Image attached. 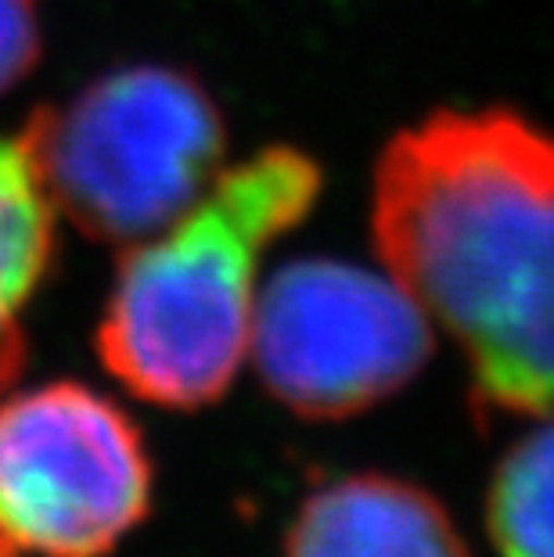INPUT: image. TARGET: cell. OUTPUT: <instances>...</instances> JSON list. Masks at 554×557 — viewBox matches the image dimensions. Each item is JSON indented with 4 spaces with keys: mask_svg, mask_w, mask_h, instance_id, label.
I'll return each instance as SVG.
<instances>
[{
    "mask_svg": "<svg viewBox=\"0 0 554 557\" xmlns=\"http://www.w3.org/2000/svg\"><path fill=\"white\" fill-rule=\"evenodd\" d=\"M317 195L321 170L296 148L220 170L192 209L123 252L98 324L104 371L159 407L220 399L249 352L259 259Z\"/></svg>",
    "mask_w": 554,
    "mask_h": 557,
    "instance_id": "2",
    "label": "cell"
},
{
    "mask_svg": "<svg viewBox=\"0 0 554 557\" xmlns=\"http://www.w3.org/2000/svg\"><path fill=\"white\" fill-rule=\"evenodd\" d=\"M285 557H468L446 507L389 475H346L313 490L288 529Z\"/></svg>",
    "mask_w": 554,
    "mask_h": 557,
    "instance_id": "6",
    "label": "cell"
},
{
    "mask_svg": "<svg viewBox=\"0 0 554 557\" xmlns=\"http://www.w3.org/2000/svg\"><path fill=\"white\" fill-rule=\"evenodd\" d=\"M151 507V460L120 403L51 382L0 403V543L104 557Z\"/></svg>",
    "mask_w": 554,
    "mask_h": 557,
    "instance_id": "5",
    "label": "cell"
},
{
    "mask_svg": "<svg viewBox=\"0 0 554 557\" xmlns=\"http://www.w3.org/2000/svg\"><path fill=\"white\" fill-rule=\"evenodd\" d=\"M0 557H19V554H15V550H11V547H8V543H0Z\"/></svg>",
    "mask_w": 554,
    "mask_h": 557,
    "instance_id": "10",
    "label": "cell"
},
{
    "mask_svg": "<svg viewBox=\"0 0 554 557\" xmlns=\"http://www.w3.org/2000/svg\"><path fill=\"white\" fill-rule=\"evenodd\" d=\"M504 454L487 496V525L501 557H554V418Z\"/></svg>",
    "mask_w": 554,
    "mask_h": 557,
    "instance_id": "8",
    "label": "cell"
},
{
    "mask_svg": "<svg viewBox=\"0 0 554 557\" xmlns=\"http://www.w3.org/2000/svg\"><path fill=\"white\" fill-rule=\"evenodd\" d=\"M371 234L465 352L476 407L554 418V134L504 109L429 115L389 140Z\"/></svg>",
    "mask_w": 554,
    "mask_h": 557,
    "instance_id": "1",
    "label": "cell"
},
{
    "mask_svg": "<svg viewBox=\"0 0 554 557\" xmlns=\"http://www.w3.org/2000/svg\"><path fill=\"white\" fill-rule=\"evenodd\" d=\"M54 216L22 137H0V388L26 360L22 313L51 267Z\"/></svg>",
    "mask_w": 554,
    "mask_h": 557,
    "instance_id": "7",
    "label": "cell"
},
{
    "mask_svg": "<svg viewBox=\"0 0 554 557\" xmlns=\"http://www.w3.org/2000/svg\"><path fill=\"white\" fill-rule=\"evenodd\" d=\"M40 58L37 0H0V94L33 73Z\"/></svg>",
    "mask_w": 554,
    "mask_h": 557,
    "instance_id": "9",
    "label": "cell"
},
{
    "mask_svg": "<svg viewBox=\"0 0 554 557\" xmlns=\"http://www.w3.org/2000/svg\"><path fill=\"white\" fill-rule=\"evenodd\" d=\"M249 357L292 413L338 421L399 393L426 367L432 320L393 274L292 259L259 284Z\"/></svg>",
    "mask_w": 554,
    "mask_h": 557,
    "instance_id": "4",
    "label": "cell"
},
{
    "mask_svg": "<svg viewBox=\"0 0 554 557\" xmlns=\"http://www.w3.org/2000/svg\"><path fill=\"white\" fill-rule=\"evenodd\" d=\"M54 212L94 242L130 248L195 206L227 156L213 98L167 65H130L22 129Z\"/></svg>",
    "mask_w": 554,
    "mask_h": 557,
    "instance_id": "3",
    "label": "cell"
}]
</instances>
